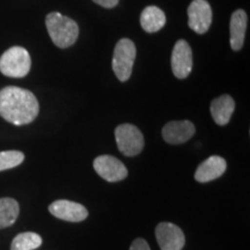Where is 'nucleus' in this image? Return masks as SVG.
Wrapping results in <instances>:
<instances>
[{
	"label": "nucleus",
	"instance_id": "obj_1",
	"mask_svg": "<svg viewBox=\"0 0 250 250\" xmlns=\"http://www.w3.org/2000/svg\"><path fill=\"white\" fill-rule=\"evenodd\" d=\"M39 111V101L29 90L14 86L0 90V116L9 123L29 124L37 117Z\"/></svg>",
	"mask_w": 250,
	"mask_h": 250
},
{
	"label": "nucleus",
	"instance_id": "obj_2",
	"mask_svg": "<svg viewBox=\"0 0 250 250\" xmlns=\"http://www.w3.org/2000/svg\"><path fill=\"white\" fill-rule=\"evenodd\" d=\"M45 26L54 44L61 49L73 45L79 36V26L76 21L58 12L46 15Z\"/></svg>",
	"mask_w": 250,
	"mask_h": 250
},
{
	"label": "nucleus",
	"instance_id": "obj_3",
	"mask_svg": "<svg viewBox=\"0 0 250 250\" xmlns=\"http://www.w3.org/2000/svg\"><path fill=\"white\" fill-rule=\"evenodd\" d=\"M31 59L22 46H13L0 57V72L6 77L23 78L29 73Z\"/></svg>",
	"mask_w": 250,
	"mask_h": 250
},
{
	"label": "nucleus",
	"instance_id": "obj_4",
	"mask_svg": "<svg viewBox=\"0 0 250 250\" xmlns=\"http://www.w3.org/2000/svg\"><path fill=\"white\" fill-rule=\"evenodd\" d=\"M136 45L129 39H122L114 50L112 57V70L122 83L129 80L132 73V67L136 59Z\"/></svg>",
	"mask_w": 250,
	"mask_h": 250
},
{
	"label": "nucleus",
	"instance_id": "obj_5",
	"mask_svg": "<svg viewBox=\"0 0 250 250\" xmlns=\"http://www.w3.org/2000/svg\"><path fill=\"white\" fill-rule=\"evenodd\" d=\"M115 138L121 153L126 156L138 155L144 148V136L132 124H122L115 130Z\"/></svg>",
	"mask_w": 250,
	"mask_h": 250
},
{
	"label": "nucleus",
	"instance_id": "obj_6",
	"mask_svg": "<svg viewBox=\"0 0 250 250\" xmlns=\"http://www.w3.org/2000/svg\"><path fill=\"white\" fill-rule=\"evenodd\" d=\"M188 24L195 33L205 34L212 23V9L206 0H193L188 7Z\"/></svg>",
	"mask_w": 250,
	"mask_h": 250
},
{
	"label": "nucleus",
	"instance_id": "obj_7",
	"mask_svg": "<svg viewBox=\"0 0 250 250\" xmlns=\"http://www.w3.org/2000/svg\"><path fill=\"white\" fill-rule=\"evenodd\" d=\"M170 62L175 77L186 79L189 76L192 70V51L187 41H177L171 52Z\"/></svg>",
	"mask_w": 250,
	"mask_h": 250
},
{
	"label": "nucleus",
	"instance_id": "obj_8",
	"mask_svg": "<svg viewBox=\"0 0 250 250\" xmlns=\"http://www.w3.org/2000/svg\"><path fill=\"white\" fill-rule=\"evenodd\" d=\"M93 165L96 173L108 182H118L127 176L126 167L111 155H100Z\"/></svg>",
	"mask_w": 250,
	"mask_h": 250
},
{
	"label": "nucleus",
	"instance_id": "obj_9",
	"mask_svg": "<svg viewBox=\"0 0 250 250\" xmlns=\"http://www.w3.org/2000/svg\"><path fill=\"white\" fill-rule=\"evenodd\" d=\"M155 236L161 250H182L186 237L182 229L171 223H160L155 228Z\"/></svg>",
	"mask_w": 250,
	"mask_h": 250
},
{
	"label": "nucleus",
	"instance_id": "obj_10",
	"mask_svg": "<svg viewBox=\"0 0 250 250\" xmlns=\"http://www.w3.org/2000/svg\"><path fill=\"white\" fill-rule=\"evenodd\" d=\"M49 211L56 218L70 223H79L88 217V211L83 205L71 201H56L50 204Z\"/></svg>",
	"mask_w": 250,
	"mask_h": 250
},
{
	"label": "nucleus",
	"instance_id": "obj_11",
	"mask_svg": "<svg viewBox=\"0 0 250 250\" xmlns=\"http://www.w3.org/2000/svg\"><path fill=\"white\" fill-rule=\"evenodd\" d=\"M196 129L190 121H173L162 129V137L168 144L179 145L189 140L195 134Z\"/></svg>",
	"mask_w": 250,
	"mask_h": 250
},
{
	"label": "nucleus",
	"instance_id": "obj_12",
	"mask_svg": "<svg viewBox=\"0 0 250 250\" xmlns=\"http://www.w3.org/2000/svg\"><path fill=\"white\" fill-rule=\"evenodd\" d=\"M226 168L227 164L224 158L218 155H212L198 166L195 173V179L199 183L210 182V181L220 177L225 173Z\"/></svg>",
	"mask_w": 250,
	"mask_h": 250
},
{
	"label": "nucleus",
	"instance_id": "obj_13",
	"mask_svg": "<svg viewBox=\"0 0 250 250\" xmlns=\"http://www.w3.org/2000/svg\"><path fill=\"white\" fill-rule=\"evenodd\" d=\"M247 18L246 12L243 9H237L232 14L229 23L230 31V46L234 51H239L242 48L243 42H245V35L247 30Z\"/></svg>",
	"mask_w": 250,
	"mask_h": 250
},
{
	"label": "nucleus",
	"instance_id": "obj_14",
	"mask_svg": "<svg viewBox=\"0 0 250 250\" xmlns=\"http://www.w3.org/2000/svg\"><path fill=\"white\" fill-rule=\"evenodd\" d=\"M235 102L232 96L221 95L211 103V115L218 125H226L232 117Z\"/></svg>",
	"mask_w": 250,
	"mask_h": 250
},
{
	"label": "nucleus",
	"instance_id": "obj_15",
	"mask_svg": "<svg viewBox=\"0 0 250 250\" xmlns=\"http://www.w3.org/2000/svg\"><path fill=\"white\" fill-rule=\"evenodd\" d=\"M140 24L147 33H156L166 24V15L162 9L156 6H148L142 12Z\"/></svg>",
	"mask_w": 250,
	"mask_h": 250
},
{
	"label": "nucleus",
	"instance_id": "obj_16",
	"mask_svg": "<svg viewBox=\"0 0 250 250\" xmlns=\"http://www.w3.org/2000/svg\"><path fill=\"white\" fill-rule=\"evenodd\" d=\"M18 202L13 198H0V229L12 226L19 217Z\"/></svg>",
	"mask_w": 250,
	"mask_h": 250
},
{
	"label": "nucleus",
	"instance_id": "obj_17",
	"mask_svg": "<svg viewBox=\"0 0 250 250\" xmlns=\"http://www.w3.org/2000/svg\"><path fill=\"white\" fill-rule=\"evenodd\" d=\"M42 245V237L33 232L18 234L12 241L11 250H34Z\"/></svg>",
	"mask_w": 250,
	"mask_h": 250
},
{
	"label": "nucleus",
	"instance_id": "obj_18",
	"mask_svg": "<svg viewBox=\"0 0 250 250\" xmlns=\"http://www.w3.org/2000/svg\"><path fill=\"white\" fill-rule=\"evenodd\" d=\"M24 160V154L20 151L0 152V171L18 167Z\"/></svg>",
	"mask_w": 250,
	"mask_h": 250
},
{
	"label": "nucleus",
	"instance_id": "obj_19",
	"mask_svg": "<svg viewBox=\"0 0 250 250\" xmlns=\"http://www.w3.org/2000/svg\"><path fill=\"white\" fill-rule=\"evenodd\" d=\"M130 250H151V248L144 239H137L132 242Z\"/></svg>",
	"mask_w": 250,
	"mask_h": 250
},
{
	"label": "nucleus",
	"instance_id": "obj_20",
	"mask_svg": "<svg viewBox=\"0 0 250 250\" xmlns=\"http://www.w3.org/2000/svg\"><path fill=\"white\" fill-rule=\"evenodd\" d=\"M93 1L104 8H112L118 4V0H93Z\"/></svg>",
	"mask_w": 250,
	"mask_h": 250
}]
</instances>
